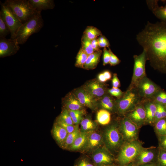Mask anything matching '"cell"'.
Masks as SVG:
<instances>
[{
    "label": "cell",
    "instance_id": "18",
    "mask_svg": "<svg viewBox=\"0 0 166 166\" xmlns=\"http://www.w3.org/2000/svg\"><path fill=\"white\" fill-rule=\"evenodd\" d=\"M63 108L68 110H85V107L80 102L72 91L68 93L62 98Z\"/></svg>",
    "mask_w": 166,
    "mask_h": 166
},
{
    "label": "cell",
    "instance_id": "26",
    "mask_svg": "<svg viewBox=\"0 0 166 166\" xmlns=\"http://www.w3.org/2000/svg\"><path fill=\"white\" fill-rule=\"evenodd\" d=\"M96 120L98 123L101 125H108L111 121V113L106 110L101 109L97 112Z\"/></svg>",
    "mask_w": 166,
    "mask_h": 166
},
{
    "label": "cell",
    "instance_id": "2",
    "mask_svg": "<svg viewBox=\"0 0 166 166\" xmlns=\"http://www.w3.org/2000/svg\"><path fill=\"white\" fill-rule=\"evenodd\" d=\"M102 135L104 146L114 155L125 142L119 130V121L107 126Z\"/></svg>",
    "mask_w": 166,
    "mask_h": 166
},
{
    "label": "cell",
    "instance_id": "14",
    "mask_svg": "<svg viewBox=\"0 0 166 166\" xmlns=\"http://www.w3.org/2000/svg\"><path fill=\"white\" fill-rule=\"evenodd\" d=\"M72 92L84 107L93 110H96L98 107V100L91 96L82 86L74 89Z\"/></svg>",
    "mask_w": 166,
    "mask_h": 166
},
{
    "label": "cell",
    "instance_id": "24",
    "mask_svg": "<svg viewBox=\"0 0 166 166\" xmlns=\"http://www.w3.org/2000/svg\"><path fill=\"white\" fill-rule=\"evenodd\" d=\"M33 7L38 11L53 9L55 4L53 0H29Z\"/></svg>",
    "mask_w": 166,
    "mask_h": 166
},
{
    "label": "cell",
    "instance_id": "27",
    "mask_svg": "<svg viewBox=\"0 0 166 166\" xmlns=\"http://www.w3.org/2000/svg\"><path fill=\"white\" fill-rule=\"evenodd\" d=\"M80 124V130L82 132H88L95 130L97 127L96 123L88 117L84 118Z\"/></svg>",
    "mask_w": 166,
    "mask_h": 166
},
{
    "label": "cell",
    "instance_id": "49",
    "mask_svg": "<svg viewBox=\"0 0 166 166\" xmlns=\"http://www.w3.org/2000/svg\"><path fill=\"white\" fill-rule=\"evenodd\" d=\"M138 166H158L156 162L141 165Z\"/></svg>",
    "mask_w": 166,
    "mask_h": 166
},
{
    "label": "cell",
    "instance_id": "35",
    "mask_svg": "<svg viewBox=\"0 0 166 166\" xmlns=\"http://www.w3.org/2000/svg\"><path fill=\"white\" fill-rule=\"evenodd\" d=\"M74 166H96L91 158L84 156L78 159L75 162Z\"/></svg>",
    "mask_w": 166,
    "mask_h": 166
},
{
    "label": "cell",
    "instance_id": "16",
    "mask_svg": "<svg viewBox=\"0 0 166 166\" xmlns=\"http://www.w3.org/2000/svg\"><path fill=\"white\" fill-rule=\"evenodd\" d=\"M124 116L130 119L140 128L146 125V113L142 101L133 110L127 113Z\"/></svg>",
    "mask_w": 166,
    "mask_h": 166
},
{
    "label": "cell",
    "instance_id": "31",
    "mask_svg": "<svg viewBox=\"0 0 166 166\" xmlns=\"http://www.w3.org/2000/svg\"><path fill=\"white\" fill-rule=\"evenodd\" d=\"M68 110L75 125H78L84 118V116L85 113V110Z\"/></svg>",
    "mask_w": 166,
    "mask_h": 166
},
{
    "label": "cell",
    "instance_id": "9",
    "mask_svg": "<svg viewBox=\"0 0 166 166\" xmlns=\"http://www.w3.org/2000/svg\"><path fill=\"white\" fill-rule=\"evenodd\" d=\"M121 117L119 129L125 142L138 140L140 128L126 117Z\"/></svg>",
    "mask_w": 166,
    "mask_h": 166
},
{
    "label": "cell",
    "instance_id": "13",
    "mask_svg": "<svg viewBox=\"0 0 166 166\" xmlns=\"http://www.w3.org/2000/svg\"><path fill=\"white\" fill-rule=\"evenodd\" d=\"M108 85L100 82L97 79L88 81L82 86L87 92L97 100L108 93Z\"/></svg>",
    "mask_w": 166,
    "mask_h": 166
},
{
    "label": "cell",
    "instance_id": "33",
    "mask_svg": "<svg viewBox=\"0 0 166 166\" xmlns=\"http://www.w3.org/2000/svg\"><path fill=\"white\" fill-rule=\"evenodd\" d=\"M91 41L83 34L81 39V48L88 55L95 51L92 47Z\"/></svg>",
    "mask_w": 166,
    "mask_h": 166
},
{
    "label": "cell",
    "instance_id": "19",
    "mask_svg": "<svg viewBox=\"0 0 166 166\" xmlns=\"http://www.w3.org/2000/svg\"><path fill=\"white\" fill-rule=\"evenodd\" d=\"M142 103L145 111L146 124L153 126L156 104L150 99H144Z\"/></svg>",
    "mask_w": 166,
    "mask_h": 166
},
{
    "label": "cell",
    "instance_id": "21",
    "mask_svg": "<svg viewBox=\"0 0 166 166\" xmlns=\"http://www.w3.org/2000/svg\"><path fill=\"white\" fill-rule=\"evenodd\" d=\"M158 0H147L146 2L149 8L154 15L161 21L166 22V5L160 6Z\"/></svg>",
    "mask_w": 166,
    "mask_h": 166
},
{
    "label": "cell",
    "instance_id": "34",
    "mask_svg": "<svg viewBox=\"0 0 166 166\" xmlns=\"http://www.w3.org/2000/svg\"><path fill=\"white\" fill-rule=\"evenodd\" d=\"M150 99L156 103L166 106V92L161 89Z\"/></svg>",
    "mask_w": 166,
    "mask_h": 166
},
{
    "label": "cell",
    "instance_id": "39",
    "mask_svg": "<svg viewBox=\"0 0 166 166\" xmlns=\"http://www.w3.org/2000/svg\"><path fill=\"white\" fill-rule=\"evenodd\" d=\"M156 163L158 166H166V151L159 148V152Z\"/></svg>",
    "mask_w": 166,
    "mask_h": 166
},
{
    "label": "cell",
    "instance_id": "50",
    "mask_svg": "<svg viewBox=\"0 0 166 166\" xmlns=\"http://www.w3.org/2000/svg\"><path fill=\"white\" fill-rule=\"evenodd\" d=\"M105 166H120L118 165L117 164H111V165H106Z\"/></svg>",
    "mask_w": 166,
    "mask_h": 166
},
{
    "label": "cell",
    "instance_id": "30",
    "mask_svg": "<svg viewBox=\"0 0 166 166\" xmlns=\"http://www.w3.org/2000/svg\"><path fill=\"white\" fill-rule=\"evenodd\" d=\"M83 34L91 40L97 38L98 37L102 35L100 30L96 27L91 26L87 27Z\"/></svg>",
    "mask_w": 166,
    "mask_h": 166
},
{
    "label": "cell",
    "instance_id": "44",
    "mask_svg": "<svg viewBox=\"0 0 166 166\" xmlns=\"http://www.w3.org/2000/svg\"><path fill=\"white\" fill-rule=\"evenodd\" d=\"M158 147L166 151V135L158 136Z\"/></svg>",
    "mask_w": 166,
    "mask_h": 166
},
{
    "label": "cell",
    "instance_id": "52",
    "mask_svg": "<svg viewBox=\"0 0 166 166\" xmlns=\"http://www.w3.org/2000/svg\"></svg>",
    "mask_w": 166,
    "mask_h": 166
},
{
    "label": "cell",
    "instance_id": "25",
    "mask_svg": "<svg viewBox=\"0 0 166 166\" xmlns=\"http://www.w3.org/2000/svg\"><path fill=\"white\" fill-rule=\"evenodd\" d=\"M88 132H81L78 136L68 150L75 151L81 150L86 143Z\"/></svg>",
    "mask_w": 166,
    "mask_h": 166
},
{
    "label": "cell",
    "instance_id": "45",
    "mask_svg": "<svg viewBox=\"0 0 166 166\" xmlns=\"http://www.w3.org/2000/svg\"><path fill=\"white\" fill-rule=\"evenodd\" d=\"M112 83L113 87L118 88L121 86L120 82L116 73L113 74Z\"/></svg>",
    "mask_w": 166,
    "mask_h": 166
},
{
    "label": "cell",
    "instance_id": "6",
    "mask_svg": "<svg viewBox=\"0 0 166 166\" xmlns=\"http://www.w3.org/2000/svg\"><path fill=\"white\" fill-rule=\"evenodd\" d=\"M4 3L11 9L22 24L38 12L33 7L29 0H6Z\"/></svg>",
    "mask_w": 166,
    "mask_h": 166
},
{
    "label": "cell",
    "instance_id": "37",
    "mask_svg": "<svg viewBox=\"0 0 166 166\" xmlns=\"http://www.w3.org/2000/svg\"><path fill=\"white\" fill-rule=\"evenodd\" d=\"M10 34L9 28L0 15V38H5Z\"/></svg>",
    "mask_w": 166,
    "mask_h": 166
},
{
    "label": "cell",
    "instance_id": "43",
    "mask_svg": "<svg viewBox=\"0 0 166 166\" xmlns=\"http://www.w3.org/2000/svg\"><path fill=\"white\" fill-rule=\"evenodd\" d=\"M103 65L105 66L109 64L110 59V52L106 48H104L103 50Z\"/></svg>",
    "mask_w": 166,
    "mask_h": 166
},
{
    "label": "cell",
    "instance_id": "42",
    "mask_svg": "<svg viewBox=\"0 0 166 166\" xmlns=\"http://www.w3.org/2000/svg\"><path fill=\"white\" fill-rule=\"evenodd\" d=\"M108 48L110 54L109 64L111 66H115L119 64L121 62V60L113 53L109 48Z\"/></svg>",
    "mask_w": 166,
    "mask_h": 166
},
{
    "label": "cell",
    "instance_id": "7",
    "mask_svg": "<svg viewBox=\"0 0 166 166\" xmlns=\"http://www.w3.org/2000/svg\"><path fill=\"white\" fill-rule=\"evenodd\" d=\"M134 64L133 73L128 89L135 88L139 81L146 76L145 64L148 61L146 51L143 49L139 55L133 56Z\"/></svg>",
    "mask_w": 166,
    "mask_h": 166
},
{
    "label": "cell",
    "instance_id": "5",
    "mask_svg": "<svg viewBox=\"0 0 166 166\" xmlns=\"http://www.w3.org/2000/svg\"><path fill=\"white\" fill-rule=\"evenodd\" d=\"M143 100L136 88H128L121 97L116 99V113L121 117L124 116L133 110Z\"/></svg>",
    "mask_w": 166,
    "mask_h": 166
},
{
    "label": "cell",
    "instance_id": "11",
    "mask_svg": "<svg viewBox=\"0 0 166 166\" xmlns=\"http://www.w3.org/2000/svg\"><path fill=\"white\" fill-rule=\"evenodd\" d=\"M135 88L143 100L151 98L160 90L158 85L147 76L139 81Z\"/></svg>",
    "mask_w": 166,
    "mask_h": 166
},
{
    "label": "cell",
    "instance_id": "17",
    "mask_svg": "<svg viewBox=\"0 0 166 166\" xmlns=\"http://www.w3.org/2000/svg\"><path fill=\"white\" fill-rule=\"evenodd\" d=\"M19 44L14 39L0 38V57H3L13 55L20 49Z\"/></svg>",
    "mask_w": 166,
    "mask_h": 166
},
{
    "label": "cell",
    "instance_id": "28",
    "mask_svg": "<svg viewBox=\"0 0 166 166\" xmlns=\"http://www.w3.org/2000/svg\"><path fill=\"white\" fill-rule=\"evenodd\" d=\"M81 132L80 129L78 127L73 132L69 133L61 148L63 149L68 150L78 136Z\"/></svg>",
    "mask_w": 166,
    "mask_h": 166
},
{
    "label": "cell",
    "instance_id": "4",
    "mask_svg": "<svg viewBox=\"0 0 166 166\" xmlns=\"http://www.w3.org/2000/svg\"><path fill=\"white\" fill-rule=\"evenodd\" d=\"M43 25L41 12L38 11L36 15L22 24L14 39L18 44H23L32 34L39 31Z\"/></svg>",
    "mask_w": 166,
    "mask_h": 166
},
{
    "label": "cell",
    "instance_id": "8",
    "mask_svg": "<svg viewBox=\"0 0 166 166\" xmlns=\"http://www.w3.org/2000/svg\"><path fill=\"white\" fill-rule=\"evenodd\" d=\"M0 2L1 6L0 15L9 29L10 38L14 39L18 31L23 24L9 7L1 2Z\"/></svg>",
    "mask_w": 166,
    "mask_h": 166
},
{
    "label": "cell",
    "instance_id": "3",
    "mask_svg": "<svg viewBox=\"0 0 166 166\" xmlns=\"http://www.w3.org/2000/svg\"><path fill=\"white\" fill-rule=\"evenodd\" d=\"M143 142L139 139L125 142L115 157L116 164L124 166L132 163L144 147Z\"/></svg>",
    "mask_w": 166,
    "mask_h": 166
},
{
    "label": "cell",
    "instance_id": "22",
    "mask_svg": "<svg viewBox=\"0 0 166 166\" xmlns=\"http://www.w3.org/2000/svg\"><path fill=\"white\" fill-rule=\"evenodd\" d=\"M51 132L53 138L61 148L68 134V132L65 129L55 122L53 124Z\"/></svg>",
    "mask_w": 166,
    "mask_h": 166
},
{
    "label": "cell",
    "instance_id": "47",
    "mask_svg": "<svg viewBox=\"0 0 166 166\" xmlns=\"http://www.w3.org/2000/svg\"><path fill=\"white\" fill-rule=\"evenodd\" d=\"M97 79L100 82L102 83H105V82L107 81L103 72L99 73L98 75L97 78Z\"/></svg>",
    "mask_w": 166,
    "mask_h": 166
},
{
    "label": "cell",
    "instance_id": "1",
    "mask_svg": "<svg viewBox=\"0 0 166 166\" xmlns=\"http://www.w3.org/2000/svg\"><path fill=\"white\" fill-rule=\"evenodd\" d=\"M136 39L146 51L151 67L166 73V22H148Z\"/></svg>",
    "mask_w": 166,
    "mask_h": 166
},
{
    "label": "cell",
    "instance_id": "23",
    "mask_svg": "<svg viewBox=\"0 0 166 166\" xmlns=\"http://www.w3.org/2000/svg\"><path fill=\"white\" fill-rule=\"evenodd\" d=\"M102 53V51L100 50L89 55L83 69L88 70L95 69L100 61Z\"/></svg>",
    "mask_w": 166,
    "mask_h": 166
},
{
    "label": "cell",
    "instance_id": "20",
    "mask_svg": "<svg viewBox=\"0 0 166 166\" xmlns=\"http://www.w3.org/2000/svg\"><path fill=\"white\" fill-rule=\"evenodd\" d=\"M116 99L108 93L98 100V106L111 113H116Z\"/></svg>",
    "mask_w": 166,
    "mask_h": 166
},
{
    "label": "cell",
    "instance_id": "40",
    "mask_svg": "<svg viewBox=\"0 0 166 166\" xmlns=\"http://www.w3.org/2000/svg\"><path fill=\"white\" fill-rule=\"evenodd\" d=\"M108 93L113 97L119 99L123 96L124 92H122L118 88L112 87L111 89H108Z\"/></svg>",
    "mask_w": 166,
    "mask_h": 166
},
{
    "label": "cell",
    "instance_id": "36",
    "mask_svg": "<svg viewBox=\"0 0 166 166\" xmlns=\"http://www.w3.org/2000/svg\"><path fill=\"white\" fill-rule=\"evenodd\" d=\"M64 122L70 125H75L68 110L63 108L60 115L57 117Z\"/></svg>",
    "mask_w": 166,
    "mask_h": 166
},
{
    "label": "cell",
    "instance_id": "41",
    "mask_svg": "<svg viewBox=\"0 0 166 166\" xmlns=\"http://www.w3.org/2000/svg\"><path fill=\"white\" fill-rule=\"evenodd\" d=\"M97 38L99 45L100 48H109L110 46L109 42L105 36L102 35Z\"/></svg>",
    "mask_w": 166,
    "mask_h": 166
},
{
    "label": "cell",
    "instance_id": "48",
    "mask_svg": "<svg viewBox=\"0 0 166 166\" xmlns=\"http://www.w3.org/2000/svg\"><path fill=\"white\" fill-rule=\"evenodd\" d=\"M105 78L107 81L110 80L112 78V74L109 70H105L103 72Z\"/></svg>",
    "mask_w": 166,
    "mask_h": 166
},
{
    "label": "cell",
    "instance_id": "38",
    "mask_svg": "<svg viewBox=\"0 0 166 166\" xmlns=\"http://www.w3.org/2000/svg\"><path fill=\"white\" fill-rule=\"evenodd\" d=\"M55 123L65 129L68 133L73 132L79 127L78 125H70L68 124L57 118L56 119Z\"/></svg>",
    "mask_w": 166,
    "mask_h": 166
},
{
    "label": "cell",
    "instance_id": "46",
    "mask_svg": "<svg viewBox=\"0 0 166 166\" xmlns=\"http://www.w3.org/2000/svg\"><path fill=\"white\" fill-rule=\"evenodd\" d=\"M91 45L92 47L95 51H98L101 50L99 46L97 38L93 39L91 41Z\"/></svg>",
    "mask_w": 166,
    "mask_h": 166
},
{
    "label": "cell",
    "instance_id": "15",
    "mask_svg": "<svg viewBox=\"0 0 166 166\" xmlns=\"http://www.w3.org/2000/svg\"><path fill=\"white\" fill-rule=\"evenodd\" d=\"M104 145L102 133L95 130L88 132L86 143L81 150L83 152H93Z\"/></svg>",
    "mask_w": 166,
    "mask_h": 166
},
{
    "label": "cell",
    "instance_id": "29",
    "mask_svg": "<svg viewBox=\"0 0 166 166\" xmlns=\"http://www.w3.org/2000/svg\"><path fill=\"white\" fill-rule=\"evenodd\" d=\"M153 126L157 136L166 135V118L159 120L154 124Z\"/></svg>",
    "mask_w": 166,
    "mask_h": 166
},
{
    "label": "cell",
    "instance_id": "12",
    "mask_svg": "<svg viewBox=\"0 0 166 166\" xmlns=\"http://www.w3.org/2000/svg\"><path fill=\"white\" fill-rule=\"evenodd\" d=\"M159 152V148L154 146L143 147L134 161L131 163L133 166L156 162Z\"/></svg>",
    "mask_w": 166,
    "mask_h": 166
},
{
    "label": "cell",
    "instance_id": "10",
    "mask_svg": "<svg viewBox=\"0 0 166 166\" xmlns=\"http://www.w3.org/2000/svg\"><path fill=\"white\" fill-rule=\"evenodd\" d=\"M92 152L90 158L96 166L116 164L115 156L104 146Z\"/></svg>",
    "mask_w": 166,
    "mask_h": 166
},
{
    "label": "cell",
    "instance_id": "51",
    "mask_svg": "<svg viewBox=\"0 0 166 166\" xmlns=\"http://www.w3.org/2000/svg\"><path fill=\"white\" fill-rule=\"evenodd\" d=\"M133 166L132 164L131 163V164H128V165H125V166Z\"/></svg>",
    "mask_w": 166,
    "mask_h": 166
},
{
    "label": "cell",
    "instance_id": "32",
    "mask_svg": "<svg viewBox=\"0 0 166 166\" xmlns=\"http://www.w3.org/2000/svg\"><path fill=\"white\" fill-rule=\"evenodd\" d=\"M88 56L81 48L76 56L75 66L77 67L83 68Z\"/></svg>",
    "mask_w": 166,
    "mask_h": 166
}]
</instances>
